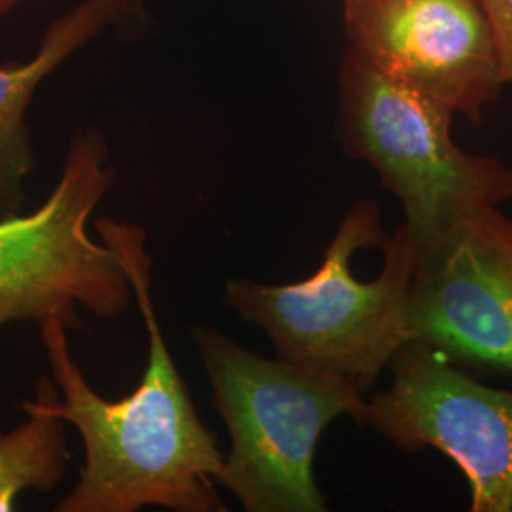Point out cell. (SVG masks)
Instances as JSON below:
<instances>
[{
    "instance_id": "obj_11",
    "label": "cell",
    "mask_w": 512,
    "mask_h": 512,
    "mask_svg": "<svg viewBox=\"0 0 512 512\" xmlns=\"http://www.w3.org/2000/svg\"><path fill=\"white\" fill-rule=\"evenodd\" d=\"M503 86L512 84V0H482Z\"/></svg>"
},
{
    "instance_id": "obj_12",
    "label": "cell",
    "mask_w": 512,
    "mask_h": 512,
    "mask_svg": "<svg viewBox=\"0 0 512 512\" xmlns=\"http://www.w3.org/2000/svg\"><path fill=\"white\" fill-rule=\"evenodd\" d=\"M25 0H0V19L8 18Z\"/></svg>"
},
{
    "instance_id": "obj_4",
    "label": "cell",
    "mask_w": 512,
    "mask_h": 512,
    "mask_svg": "<svg viewBox=\"0 0 512 512\" xmlns=\"http://www.w3.org/2000/svg\"><path fill=\"white\" fill-rule=\"evenodd\" d=\"M336 135L349 158L370 165L403 205L418 253L480 211L512 200V167L465 152L454 114L393 82L346 50L338 76Z\"/></svg>"
},
{
    "instance_id": "obj_1",
    "label": "cell",
    "mask_w": 512,
    "mask_h": 512,
    "mask_svg": "<svg viewBox=\"0 0 512 512\" xmlns=\"http://www.w3.org/2000/svg\"><path fill=\"white\" fill-rule=\"evenodd\" d=\"M95 228L120 258L148 334V363L139 385L122 401L93 391L74 363L67 327L50 319L40 338L54 382L42 376L48 408L71 423L84 442L78 484L57 512H135L148 505L177 512H224L215 478L224 454L203 425L183 376L165 344L152 302L147 232L101 217Z\"/></svg>"
},
{
    "instance_id": "obj_10",
    "label": "cell",
    "mask_w": 512,
    "mask_h": 512,
    "mask_svg": "<svg viewBox=\"0 0 512 512\" xmlns=\"http://www.w3.org/2000/svg\"><path fill=\"white\" fill-rule=\"evenodd\" d=\"M29 420L12 431H0V512L16 509V497L33 490L48 494L63 480L71 459L65 421L48 408L44 389L23 401Z\"/></svg>"
},
{
    "instance_id": "obj_2",
    "label": "cell",
    "mask_w": 512,
    "mask_h": 512,
    "mask_svg": "<svg viewBox=\"0 0 512 512\" xmlns=\"http://www.w3.org/2000/svg\"><path fill=\"white\" fill-rule=\"evenodd\" d=\"M418 249L403 228L385 236L380 205L342 217L321 266L287 285L226 283V304L272 340L277 357L342 376L363 393L410 342L408 306Z\"/></svg>"
},
{
    "instance_id": "obj_8",
    "label": "cell",
    "mask_w": 512,
    "mask_h": 512,
    "mask_svg": "<svg viewBox=\"0 0 512 512\" xmlns=\"http://www.w3.org/2000/svg\"><path fill=\"white\" fill-rule=\"evenodd\" d=\"M408 327L456 365L512 376V220L497 207L418 253Z\"/></svg>"
},
{
    "instance_id": "obj_6",
    "label": "cell",
    "mask_w": 512,
    "mask_h": 512,
    "mask_svg": "<svg viewBox=\"0 0 512 512\" xmlns=\"http://www.w3.org/2000/svg\"><path fill=\"white\" fill-rule=\"evenodd\" d=\"M393 382L366 401L370 427L404 454L435 448L469 482L471 512H512V391L480 384L437 349L410 340Z\"/></svg>"
},
{
    "instance_id": "obj_9",
    "label": "cell",
    "mask_w": 512,
    "mask_h": 512,
    "mask_svg": "<svg viewBox=\"0 0 512 512\" xmlns=\"http://www.w3.org/2000/svg\"><path fill=\"white\" fill-rule=\"evenodd\" d=\"M129 4L131 0H80L50 23L31 59L0 65V217L21 213L25 179L35 169L27 109L38 86L120 18Z\"/></svg>"
},
{
    "instance_id": "obj_3",
    "label": "cell",
    "mask_w": 512,
    "mask_h": 512,
    "mask_svg": "<svg viewBox=\"0 0 512 512\" xmlns=\"http://www.w3.org/2000/svg\"><path fill=\"white\" fill-rule=\"evenodd\" d=\"M190 332L230 435L215 482L247 512L329 511L313 471L317 444L340 416L361 423L365 393L342 376L262 357L213 327Z\"/></svg>"
},
{
    "instance_id": "obj_7",
    "label": "cell",
    "mask_w": 512,
    "mask_h": 512,
    "mask_svg": "<svg viewBox=\"0 0 512 512\" xmlns=\"http://www.w3.org/2000/svg\"><path fill=\"white\" fill-rule=\"evenodd\" d=\"M348 50L480 126L503 92L482 0H344Z\"/></svg>"
},
{
    "instance_id": "obj_5",
    "label": "cell",
    "mask_w": 512,
    "mask_h": 512,
    "mask_svg": "<svg viewBox=\"0 0 512 512\" xmlns=\"http://www.w3.org/2000/svg\"><path fill=\"white\" fill-rule=\"evenodd\" d=\"M114 181L101 131H78L46 202L0 217V327L57 319L82 330L80 306L105 319L128 310L135 296L120 258L86 228Z\"/></svg>"
}]
</instances>
